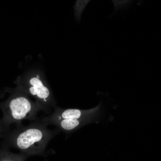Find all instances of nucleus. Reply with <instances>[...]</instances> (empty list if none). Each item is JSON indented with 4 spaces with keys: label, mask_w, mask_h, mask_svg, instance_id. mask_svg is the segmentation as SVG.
<instances>
[{
    "label": "nucleus",
    "mask_w": 161,
    "mask_h": 161,
    "mask_svg": "<svg viewBox=\"0 0 161 161\" xmlns=\"http://www.w3.org/2000/svg\"><path fill=\"white\" fill-rule=\"evenodd\" d=\"M38 118L27 126L16 124L3 135L0 143L9 148H15L29 157L43 155L50 140L58 132V129L50 130Z\"/></svg>",
    "instance_id": "1"
},
{
    "label": "nucleus",
    "mask_w": 161,
    "mask_h": 161,
    "mask_svg": "<svg viewBox=\"0 0 161 161\" xmlns=\"http://www.w3.org/2000/svg\"><path fill=\"white\" fill-rule=\"evenodd\" d=\"M7 89L9 96L5 101L0 102L3 114L0 120L5 128L9 129L11 124L21 123L25 119L35 120L38 112L41 110L36 102L32 101L28 95L16 86Z\"/></svg>",
    "instance_id": "2"
},
{
    "label": "nucleus",
    "mask_w": 161,
    "mask_h": 161,
    "mask_svg": "<svg viewBox=\"0 0 161 161\" xmlns=\"http://www.w3.org/2000/svg\"><path fill=\"white\" fill-rule=\"evenodd\" d=\"M40 70L37 67L30 68L18 75L14 83L29 96L34 97L41 110L47 109L50 92L46 86Z\"/></svg>",
    "instance_id": "3"
},
{
    "label": "nucleus",
    "mask_w": 161,
    "mask_h": 161,
    "mask_svg": "<svg viewBox=\"0 0 161 161\" xmlns=\"http://www.w3.org/2000/svg\"><path fill=\"white\" fill-rule=\"evenodd\" d=\"M95 121L93 118H85L79 119H66L61 120L53 122L51 125L57 126L66 131H74L87 124Z\"/></svg>",
    "instance_id": "4"
},
{
    "label": "nucleus",
    "mask_w": 161,
    "mask_h": 161,
    "mask_svg": "<svg viewBox=\"0 0 161 161\" xmlns=\"http://www.w3.org/2000/svg\"><path fill=\"white\" fill-rule=\"evenodd\" d=\"M9 149L0 144V161H25L30 157L21 152L18 154L12 153Z\"/></svg>",
    "instance_id": "5"
},
{
    "label": "nucleus",
    "mask_w": 161,
    "mask_h": 161,
    "mask_svg": "<svg viewBox=\"0 0 161 161\" xmlns=\"http://www.w3.org/2000/svg\"><path fill=\"white\" fill-rule=\"evenodd\" d=\"M90 0H77L73 8L76 21L79 23L81 20V15L85 7Z\"/></svg>",
    "instance_id": "6"
},
{
    "label": "nucleus",
    "mask_w": 161,
    "mask_h": 161,
    "mask_svg": "<svg viewBox=\"0 0 161 161\" xmlns=\"http://www.w3.org/2000/svg\"><path fill=\"white\" fill-rule=\"evenodd\" d=\"M9 129L5 128L0 120V138H2L5 133Z\"/></svg>",
    "instance_id": "7"
},
{
    "label": "nucleus",
    "mask_w": 161,
    "mask_h": 161,
    "mask_svg": "<svg viewBox=\"0 0 161 161\" xmlns=\"http://www.w3.org/2000/svg\"><path fill=\"white\" fill-rule=\"evenodd\" d=\"M7 93V88H4L0 90V99L3 98Z\"/></svg>",
    "instance_id": "8"
}]
</instances>
